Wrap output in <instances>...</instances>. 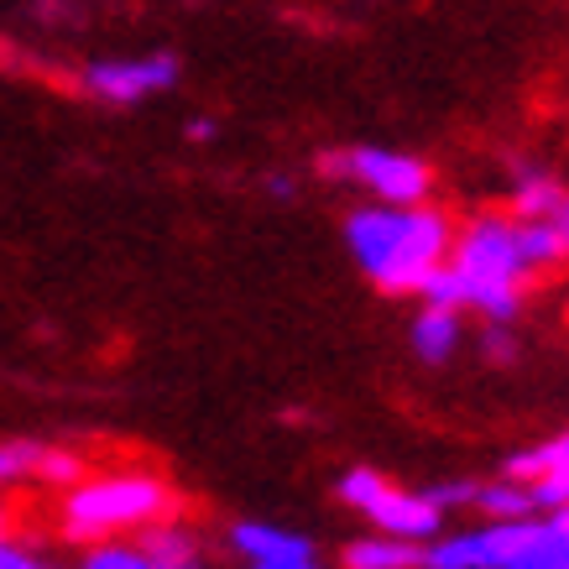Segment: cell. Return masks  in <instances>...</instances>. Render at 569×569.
I'll return each mask as SVG.
<instances>
[{"label":"cell","mask_w":569,"mask_h":569,"mask_svg":"<svg viewBox=\"0 0 569 569\" xmlns=\"http://www.w3.org/2000/svg\"><path fill=\"white\" fill-rule=\"evenodd\" d=\"M455 220L433 204H361L346 214V251L371 288L408 298L449 261Z\"/></svg>","instance_id":"cell-1"},{"label":"cell","mask_w":569,"mask_h":569,"mask_svg":"<svg viewBox=\"0 0 569 569\" xmlns=\"http://www.w3.org/2000/svg\"><path fill=\"white\" fill-rule=\"evenodd\" d=\"M449 272L460 277V298L470 313H481L486 325H512L528 303V288L538 277L522 257L518 220L512 214H476V220L455 224L449 241Z\"/></svg>","instance_id":"cell-2"},{"label":"cell","mask_w":569,"mask_h":569,"mask_svg":"<svg viewBox=\"0 0 569 569\" xmlns=\"http://www.w3.org/2000/svg\"><path fill=\"white\" fill-rule=\"evenodd\" d=\"M178 507V497L157 476L121 470V476H94L69 486L63 497V533L69 538H110L131 528H152Z\"/></svg>","instance_id":"cell-3"},{"label":"cell","mask_w":569,"mask_h":569,"mask_svg":"<svg viewBox=\"0 0 569 569\" xmlns=\"http://www.w3.org/2000/svg\"><path fill=\"white\" fill-rule=\"evenodd\" d=\"M335 491H340L346 507H356V512L387 538L429 543V538L445 533V512H439L423 491H408V486L387 481V476L371 470V466H350L346 476L335 481Z\"/></svg>","instance_id":"cell-4"},{"label":"cell","mask_w":569,"mask_h":569,"mask_svg":"<svg viewBox=\"0 0 569 569\" xmlns=\"http://www.w3.org/2000/svg\"><path fill=\"white\" fill-rule=\"evenodd\" d=\"M329 178L356 183L371 204H429L433 168L413 152L397 147H346V152H325L319 162Z\"/></svg>","instance_id":"cell-5"},{"label":"cell","mask_w":569,"mask_h":569,"mask_svg":"<svg viewBox=\"0 0 569 569\" xmlns=\"http://www.w3.org/2000/svg\"><path fill=\"white\" fill-rule=\"evenodd\" d=\"M178 84L173 52H147V58H104L84 69V89L104 104H141Z\"/></svg>","instance_id":"cell-6"},{"label":"cell","mask_w":569,"mask_h":569,"mask_svg":"<svg viewBox=\"0 0 569 569\" xmlns=\"http://www.w3.org/2000/svg\"><path fill=\"white\" fill-rule=\"evenodd\" d=\"M230 549L241 553L246 565H277V559H313V543L282 522H261L246 518L230 528Z\"/></svg>","instance_id":"cell-7"},{"label":"cell","mask_w":569,"mask_h":569,"mask_svg":"<svg viewBox=\"0 0 569 569\" xmlns=\"http://www.w3.org/2000/svg\"><path fill=\"white\" fill-rule=\"evenodd\" d=\"M460 340H466V313H460V309H433V303H423V309L413 313L408 346H413V356H418L423 366L455 361Z\"/></svg>","instance_id":"cell-8"},{"label":"cell","mask_w":569,"mask_h":569,"mask_svg":"<svg viewBox=\"0 0 569 569\" xmlns=\"http://www.w3.org/2000/svg\"><path fill=\"white\" fill-rule=\"evenodd\" d=\"M565 183L549 173V168H533V162H512V209L518 220H543L559 199H565Z\"/></svg>","instance_id":"cell-9"},{"label":"cell","mask_w":569,"mask_h":569,"mask_svg":"<svg viewBox=\"0 0 569 569\" xmlns=\"http://www.w3.org/2000/svg\"><path fill=\"white\" fill-rule=\"evenodd\" d=\"M340 565H346V569H423V543L371 533V538H356V543H346Z\"/></svg>","instance_id":"cell-10"},{"label":"cell","mask_w":569,"mask_h":569,"mask_svg":"<svg viewBox=\"0 0 569 569\" xmlns=\"http://www.w3.org/2000/svg\"><path fill=\"white\" fill-rule=\"evenodd\" d=\"M476 512H481L486 522H522V518H538L533 486H528V481H512V476H497V481L476 486Z\"/></svg>","instance_id":"cell-11"},{"label":"cell","mask_w":569,"mask_h":569,"mask_svg":"<svg viewBox=\"0 0 569 569\" xmlns=\"http://www.w3.org/2000/svg\"><path fill=\"white\" fill-rule=\"evenodd\" d=\"M507 569H569V533H559L549 518H533Z\"/></svg>","instance_id":"cell-12"},{"label":"cell","mask_w":569,"mask_h":569,"mask_svg":"<svg viewBox=\"0 0 569 569\" xmlns=\"http://www.w3.org/2000/svg\"><path fill=\"white\" fill-rule=\"evenodd\" d=\"M512 220H518V214H512ZM518 241H522V257H528L533 277H549L569 261V251L559 246V236H553L543 220H518Z\"/></svg>","instance_id":"cell-13"},{"label":"cell","mask_w":569,"mask_h":569,"mask_svg":"<svg viewBox=\"0 0 569 569\" xmlns=\"http://www.w3.org/2000/svg\"><path fill=\"white\" fill-rule=\"evenodd\" d=\"M141 553H147L152 565L199 559V538H193L189 528H178V522H152V528H141Z\"/></svg>","instance_id":"cell-14"},{"label":"cell","mask_w":569,"mask_h":569,"mask_svg":"<svg viewBox=\"0 0 569 569\" xmlns=\"http://www.w3.org/2000/svg\"><path fill=\"white\" fill-rule=\"evenodd\" d=\"M543 470H569V429L553 433L549 445H533V449H522V455H512L501 476H512V481H538Z\"/></svg>","instance_id":"cell-15"},{"label":"cell","mask_w":569,"mask_h":569,"mask_svg":"<svg viewBox=\"0 0 569 569\" xmlns=\"http://www.w3.org/2000/svg\"><path fill=\"white\" fill-rule=\"evenodd\" d=\"M32 481H48V486H79L84 481V460L73 455V449H48L42 445V455H37V466H32Z\"/></svg>","instance_id":"cell-16"},{"label":"cell","mask_w":569,"mask_h":569,"mask_svg":"<svg viewBox=\"0 0 569 569\" xmlns=\"http://www.w3.org/2000/svg\"><path fill=\"white\" fill-rule=\"evenodd\" d=\"M79 569H152V559L141 553V543H94V549L79 559Z\"/></svg>","instance_id":"cell-17"},{"label":"cell","mask_w":569,"mask_h":569,"mask_svg":"<svg viewBox=\"0 0 569 569\" xmlns=\"http://www.w3.org/2000/svg\"><path fill=\"white\" fill-rule=\"evenodd\" d=\"M418 298H423V303H433V309H460V313H466V298H460V277L449 272V261L439 267V272L423 277Z\"/></svg>","instance_id":"cell-18"},{"label":"cell","mask_w":569,"mask_h":569,"mask_svg":"<svg viewBox=\"0 0 569 569\" xmlns=\"http://www.w3.org/2000/svg\"><path fill=\"white\" fill-rule=\"evenodd\" d=\"M37 455H42V445H0V486H17V481H27L32 476V466H37Z\"/></svg>","instance_id":"cell-19"},{"label":"cell","mask_w":569,"mask_h":569,"mask_svg":"<svg viewBox=\"0 0 569 569\" xmlns=\"http://www.w3.org/2000/svg\"><path fill=\"white\" fill-rule=\"evenodd\" d=\"M533 486V501H538V518L543 512H559V507H569V470H543Z\"/></svg>","instance_id":"cell-20"},{"label":"cell","mask_w":569,"mask_h":569,"mask_svg":"<svg viewBox=\"0 0 569 569\" xmlns=\"http://www.w3.org/2000/svg\"><path fill=\"white\" fill-rule=\"evenodd\" d=\"M481 356L491 366H512V361H518V335H512V325H486L481 329Z\"/></svg>","instance_id":"cell-21"},{"label":"cell","mask_w":569,"mask_h":569,"mask_svg":"<svg viewBox=\"0 0 569 569\" xmlns=\"http://www.w3.org/2000/svg\"><path fill=\"white\" fill-rule=\"evenodd\" d=\"M476 486L481 481H439V486H423V497L439 512H455V507H476Z\"/></svg>","instance_id":"cell-22"},{"label":"cell","mask_w":569,"mask_h":569,"mask_svg":"<svg viewBox=\"0 0 569 569\" xmlns=\"http://www.w3.org/2000/svg\"><path fill=\"white\" fill-rule=\"evenodd\" d=\"M0 569H58V565H42L32 549H21L11 538H0Z\"/></svg>","instance_id":"cell-23"},{"label":"cell","mask_w":569,"mask_h":569,"mask_svg":"<svg viewBox=\"0 0 569 569\" xmlns=\"http://www.w3.org/2000/svg\"><path fill=\"white\" fill-rule=\"evenodd\" d=\"M543 224H549L553 236H559V246H565V251H569V193H565V199H559V204L549 209V214H543Z\"/></svg>","instance_id":"cell-24"},{"label":"cell","mask_w":569,"mask_h":569,"mask_svg":"<svg viewBox=\"0 0 569 569\" xmlns=\"http://www.w3.org/2000/svg\"><path fill=\"white\" fill-rule=\"evenodd\" d=\"M183 137H189V141H214V137H220V121H209V116H193V121L183 126Z\"/></svg>","instance_id":"cell-25"},{"label":"cell","mask_w":569,"mask_h":569,"mask_svg":"<svg viewBox=\"0 0 569 569\" xmlns=\"http://www.w3.org/2000/svg\"><path fill=\"white\" fill-rule=\"evenodd\" d=\"M246 569H325L319 559H277V565H246Z\"/></svg>","instance_id":"cell-26"},{"label":"cell","mask_w":569,"mask_h":569,"mask_svg":"<svg viewBox=\"0 0 569 569\" xmlns=\"http://www.w3.org/2000/svg\"><path fill=\"white\" fill-rule=\"evenodd\" d=\"M543 518H549L559 533H569V507H559V512H543Z\"/></svg>","instance_id":"cell-27"},{"label":"cell","mask_w":569,"mask_h":569,"mask_svg":"<svg viewBox=\"0 0 569 569\" xmlns=\"http://www.w3.org/2000/svg\"><path fill=\"white\" fill-rule=\"evenodd\" d=\"M152 569H204V559H178V565H152Z\"/></svg>","instance_id":"cell-28"},{"label":"cell","mask_w":569,"mask_h":569,"mask_svg":"<svg viewBox=\"0 0 569 569\" xmlns=\"http://www.w3.org/2000/svg\"><path fill=\"white\" fill-rule=\"evenodd\" d=\"M0 538H6V507H0Z\"/></svg>","instance_id":"cell-29"}]
</instances>
